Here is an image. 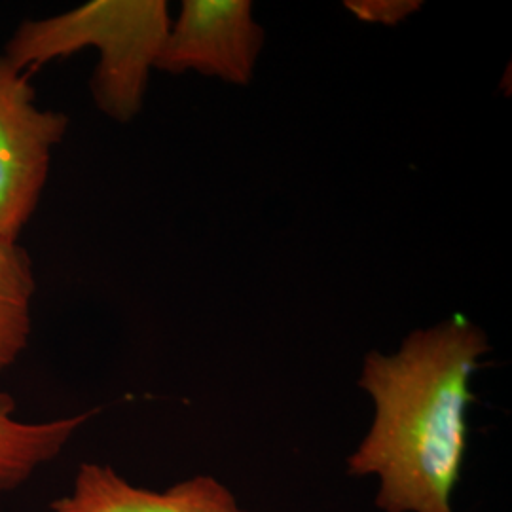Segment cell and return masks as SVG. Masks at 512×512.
<instances>
[{
  "mask_svg": "<svg viewBox=\"0 0 512 512\" xmlns=\"http://www.w3.org/2000/svg\"><path fill=\"white\" fill-rule=\"evenodd\" d=\"M69 118L38 109L29 74L0 55V241H18L37 209Z\"/></svg>",
  "mask_w": 512,
  "mask_h": 512,
  "instance_id": "cell-3",
  "label": "cell"
},
{
  "mask_svg": "<svg viewBox=\"0 0 512 512\" xmlns=\"http://www.w3.org/2000/svg\"><path fill=\"white\" fill-rule=\"evenodd\" d=\"M14 412V399L0 391V494L16 490L42 465L54 461L95 414L92 410L59 420L21 421Z\"/></svg>",
  "mask_w": 512,
  "mask_h": 512,
  "instance_id": "cell-6",
  "label": "cell"
},
{
  "mask_svg": "<svg viewBox=\"0 0 512 512\" xmlns=\"http://www.w3.org/2000/svg\"><path fill=\"white\" fill-rule=\"evenodd\" d=\"M35 275L18 241H0V372L18 361L31 336Z\"/></svg>",
  "mask_w": 512,
  "mask_h": 512,
  "instance_id": "cell-7",
  "label": "cell"
},
{
  "mask_svg": "<svg viewBox=\"0 0 512 512\" xmlns=\"http://www.w3.org/2000/svg\"><path fill=\"white\" fill-rule=\"evenodd\" d=\"M490 349L486 332L456 315L410 332L391 355H366L359 387L376 414L348 473L378 478L380 511L454 512L475 401L471 378Z\"/></svg>",
  "mask_w": 512,
  "mask_h": 512,
  "instance_id": "cell-1",
  "label": "cell"
},
{
  "mask_svg": "<svg viewBox=\"0 0 512 512\" xmlns=\"http://www.w3.org/2000/svg\"><path fill=\"white\" fill-rule=\"evenodd\" d=\"M264 46V29L253 18L249 0H186L171 23L156 69L196 71L247 86Z\"/></svg>",
  "mask_w": 512,
  "mask_h": 512,
  "instance_id": "cell-4",
  "label": "cell"
},
{
  "mask_svg": "<svg viewBox=\"0 0 512 512\" xmlns=\"http://www.w3.org/2000/svg\"><path fill=\"white\" fill-rule=\"evenodd\" d=\"M349 10L363 21L368 23H384V25H397L403 19L414 14L421 6V2L412 0H355L346 2Z\"/></svg>",
  "mask_w": 512,
  "mask_h": 512,
  "instance_id": "cell-8",
  "label": "cell"
},
{
  "mask_svg": "<svg viewBox=\"0 0 512 512\" xmlns=\"http://www.w3.org/2000/svg\"><path fill=\"white\" fill-rule=\"evenodd\" d=\"M171 19L164 0H93L65 14L25 21L4 57L23 73L95 46L93 101L107 116L129 122L139 114L148 74L156 69Z\"/></svg>",
  "mask_w": 512,
  "mask_h": 512,
  "instance_id": "cell-2",
  "label": "cell"
},
{
  "mask_svg": "<svg viewBox=\"0 0 512 512\" xmlns=\"http://www.w3.org/2000/svg\"><path fill=\"white\" fill-rule=\"evenodd\" d=\"M54 512H247L236 495L213 476H194L165 492L133 486L110 465L82 463L69 494L52 503Z\"/></svg>",
  "mask_w": 512,
  "mask_h": 512,
  "instance_id": "cell-5",
  "label": "cell"
}]
</instances>
